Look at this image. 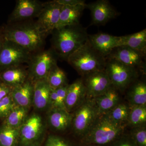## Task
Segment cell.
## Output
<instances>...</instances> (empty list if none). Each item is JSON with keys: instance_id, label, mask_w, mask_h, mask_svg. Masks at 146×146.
<instances>
[{"instance_id": "603a6c76", "label": "cell", "mask_w": 146, "mask_h": 146, "mask_svg": "<svg viewBox=\"0 0 146 146\" xmlns=\"http://www.w3.org/2000/svg\"><path fill=\"white\" fill-rule=\"evenodd\" d=\"M127 97L131 107L146 105L145 82L136 79L129 87Z\"/></svg>"}, {"instance_id": "52a82bcc", "label": "cell", "mask_w": 146, "mask_h": 146, "mask_svg": "<svg viewBox=\"0 0 146 146\" xmlns=\"http://www.w3.org/2000/svg\"><path fill=\"white\" fill-rule=\"evenodd\" d=\"M98 116L94 101L88 98L74 111L71 125L75 134L80 140L86 135Z\"/></svg>"}, {"instance_id": "484cf974", "label": "cell", "mask_w": 146, "mask_h": 146, "mask_svg": "<svg viewBox=\"0 0 146 146\" xmlns=\"http://www.w3.org/2000/svg\"><path fill=\"white\" fill-rule=\"evenodd\" d=\"M29 109L16 106L4 120L3 123L13 128H20L28 117Z\"/></svg>"}, {"instance_id": "f546056e", "label": "cell", "mask_w": 146, "mask_h": 146, "mask_svg": "<svg viewBox=\"0 0 146 146\" xmlns=\"http://www.w3.org/2000/svg\"><path fill=\"white\" fill-rule=\"evenodd\" d=\"M16 106L11 93L1 100H0V119L4 120Z\"/></svg>"}, {"instance_id": "74e56055", "label": "cell", "mask_w": 146, "mask_h": 146, "mask_svg": "<svg viewBox=\"0 0 146 146\" xmlns=\"http://www.w3.org/2000/svg\"><path fill=\"white\" fill-rule=\"evenodd\" d=\"M82 146H91V145H82Z\"/></svg>"}, {"instance_id": "44dd1931", "label": "cell", "mask_w": 146, "mask_h": 146, "mask_svg": "<svg viewBox=\"0 0 146 146\" xmlns=\"http://www.w3.org/2000/svg\"><path fill=\"white\" fill-rule=\"evenodd\" d=\"M33 83L28 79L23 84L13 88L11 97L17 106L29 109L32 105Z\"/></svg>"}, {"instance_id": "4fadbf2b", "label": "cell", "mask_w": 146, "mask_h": 146, "mask_svg": "<svg viewBox=\"0 0 146 146\" xmlns=\"http://www.w3.org/2000/svg\"><path fill=\"white\" fill-rule=\"evenodd\" d=\"M82 79L88 98L93 99L100 96L112 86L105 70L91 73Z\"/></svg>"}, {"instance_id": "ac0fdd59", "label": "cell", "mask_w": 146, "mask_h": 146, "mask_svg": "<svg viewBox=\"0 0 146 146\" xmlns=\"http://www.w3.org/2000/svg\"><path fill=\"white\" fill-rule=\"evenodd\" d=\"M119 92L112 86L104 94L92 99L98 115L108 113L121 102Z\"/></svg>"}, {"instance_id": "8fae6325", "label": "cell", "mask_w": 146, "mask_h": 146, "mask_svg": "<svg viewBox=\"0 0 146 146\" xmlns=\"http://www.w3.org/2000/svg\"><path fill=\"white\" fill-rule=\"evenodd\" d=\"M146 54L126 46H120L114 49L106 58L115 59L139 71H145Z\"/></svg>"}, {"instance_id": "7402d4cb", "label": "cell", "mask_w": 146, "mask_h": 146, "mask_svg": "<svg viewBox=\"0 0 146 146\" xmlns=\"http://www.w3.org/2000/svg\"><path fill=\"white\" fill-rule=\"evenodd\" d=\"M86 4L71 6H63L56 29L80 24V20Z\"/></svg>"}, {"instance_id": "e0dca14e", "label": "cell", "mask_w": 146, "mask_h": 146, "mask_svg": "<svg viewBox=\"0 0 146 146\" xmlns=\"http://www.w3.org/2000/svg\"><path fill=\"white\" fill-rule=\"evenodd\" d=\"M33 83V105L39 111L50 109L51 88L46 80H40Z\"/></svg>"}, {"instance_id": "f1b7e54d", "label": "cell", "mask_w": 146, "mask_h": 146, "mask_svg": "<svg viewBox=\"0 0 146 146\" xmlns=\"http://www.w3.org/2000/svg\"><path fill=\"white\" fill-rule=\"evenodd\" d=\"M130 109L131 106L128 104L120 102L107 113L116 122L127 125Z\"/></svg>"}, {"instance_id": "83f0119b", "label": "cell", "mask_w": 146, "mask_h": 146, "mask_svg": "<svg viewBox=\"0 0 146 146\" xmlns=\"http://www.w3.org/2000/svg\"><path fill=\"white\" fill-rule=\"evenodd\" d=\"M46 80L50 88L52 89H56L68 84L66 74L57 65L50 71Z\"/></svg>"}, {"instance_id": "cb8c5ba5", "label": "cell", "mask_w": 146, "mask_h": 146, "mask_svg": "<svg viewBox=\"0 0 146 146\" xmlns=\"http://www.w3.org/2000/svg\"><path fill=\"white\" fill-rule=\"evenodd\" d=\"M121 36V46H127L133 49L146 54V29L136 33Z\"/></svg>"}, {"instance_id": "d4e9b609", "label": "cell", "mask_w": 146, "mask_h": 146, "mask_svg": "<svg viewBox=\"0 0 146 146\" xmlns=\"http://www.w3.org/2000/svg\"><path fill=\"white\" fill-rule=\"evenodd\" d=\"M20 128H13L3 123L0 126V146H18Z\"/></svg>"}, {"instance_id": "d6a6232c", "label": "cell", "mask_w": 146, "mask_h": 146, "mask_svg": "<svg viewBox=\"0 0 146 146\" xmlns=\"http://www.w3.org/2000/svg\"><path fill=\"white\" fill-rule=\"evenodd\" d=\"M109 146H136L130 134L125 133Z\"/></svg>"}, {"instance_id": "9c48e42d", "label": "cell", "mask_w": 146, "mask_h": 146, "mask_svg": "<svg viewBox=\"0 0 146 146\" xmlns=\"http://www.w3.org/2000/svg\"><path fill=\"white\" fill-rule=\"evenodd\" d=\"M32 54L11 41L5 40L0 51V72L7 68L28 63Z\"/></svg>"}, {"instance_id": "5bb4252c", "label": "cell", "mask_w": 146, "mask_h": 146, "mask_svg": "<svg viewBox=\"0 0 146 146\" xmlns=\"http://www.w3.org/2000/svg\"><path fill=\"white\" fill-rule=\"evenodd\" d=\"M91 12L92 24L103 25L118 15L115 9L107 0H98L86 4Z\"/></svg>"}, {"instance_id": "2e32d148", "label": "cell", "mask_w": 146, "mask_h": 146, "mask_svg": "<svg viewBox=\"0 0 146 146\" xmlns=\"http://www.w3.org/2000/svg\"><path fill=\"white\" fill-rule=\"evenodd\" d=\"M86 98V88L82 79H78L68 85L65 102V109L70 113L80 106Z\"/></svg>"}, {"instance_id": "e575fe53", "label": "cell", "mask_w": 146, "mask_h": 146, "mask_svg": "<svg viewBox=\"0 0 146 146\" xmlns=\"http://www.w3.org/2000/svg\"><path fill=\"white\" fill-rule=\"evenodd\" d=\"M56 1L63 6H74L86 4L85 1L84 0H56Z\"/></svg>"}, {"instance_id": "7a4b0ae2", "label": "cell", "mask_w": 146, "mask_h": 146, "mask_svg": "<svg viewBox=\"0 0 146 146\" xmlns=\"http://www.w3.org/2000/svg\"><path fill=\"white\" fill-rule=\"evenodd\" d=\"M51 39V48L58 58L67 61L68 58L85 44L89 34L80 24L56 29Z\"/></svg>"}, {"instance_id": "836d02e7", "label": "cell", "mask_w": 146, "mask_h": 146, "mask_svg": "<svg viewBox=\"0 0 146 146\" xmlns=\"http://www.w3.org/2000/svg\"><path fill=\"white\" fill-rule=\"evenodd\" d=\"M68 85H69L68 84H66L64 86H61L57 89H55L60 103L65 108V98H66Z\"/></svg>"}, {"instance_id": "4dcf8cb0", "label": "cell", "mask_w": 146, "mask_h": 146, "mask_svg": "<svg viewBox=\"0 0 146 146\" xmlns=\"http://www.w3.org/2000/svg\"><path fill=\"white\" fill-rule=\"evenodd\" d=\"M129 134L136 146H146V125L132 128Z\"/></svg>"}, {"instance_id": "277c9868", "label": "cell", "mask_w": 146, "mask_h": 146, "mask_svg": "<svg viewBox=\"0 0 146 146\" xmlns=\"http://www.w3.org/2000/svg\"><path fill=\"white\" fill-rule=\"evenodd\" d=\"M106 58L92 46L89 40L68 58L67 62L82 77L104 70Z\"/></svg>"}, {"instance_id": "9a60e30c", "label": "cell", "mask_w": 146, "mask_h": 146, "mask_svg": "<svg viewBox=\"0 0 146 146\" xmlns=\"http://www.w3.org/2000/svg\"><path fill=\"white\" fill-rule=\"evenodd\" d=\"M88 40L92 46L106 58L112 50L121 44V36L104 33L89 35Z\"/></svg>"}, {"instance_id": "3957f363", "label": "cell", "mask_w": 146, "mask_h": 146, "mask_svg": "<svg viewBox=\"0 0 146 146\" xmlns=\"http://www.w3.org/2000/svg\"><path fill=\"white\" fill-rule=\"evenodd\" d=\"M127 125L116 122L108 113L98 115L80 140L82 146H109L125 133Z\"/></svg>"}, {"instance_id": "30bf717a", "label": "cell", "mask_w": 146, "mask_h": 146, "mask_svg": "<svg viewBox=\"0 0 146 146\" xmlns=\"http://www.w3.org/2000/svg\"><path fill=\"white\" fill-rule=\"evenodd\" d=\"M63 6L56 0L44 3L35 22L38 29L47 36L57 27Z\"/></svg>"}, {"instance_id": "ffe728a7", "label": "cell", "mask_w": 146, "mask_h": 146, "mask_svg": "<svg viewBox=\"0 0 146 146\" xmlns=\"http://www.w3.org/2000/svg\"><path fill=\"white\" fill-rule=\"evenodd\" d=\"M72 114L66 109L53 108L49 110L48 121L50 127L58 131L66 130L72 125Z\"/></svg>"}, {"instance_id": "d590c367", "label": "cell", "mask_w": 146, "mask_h": 146, "mask_svg": "<svg viewBox=\"0 0 146 146\" xmlns=\"http://www.w3.org/2000/svg\"><path fill=\"white\" fill-rule=\"evenodd\" d=\"M12 89L0 80V100L10 94Z\"/></svg>"}, {"instance_id": "ba28073f", "label": "cell", "mask_w": 146, "mask_h": 146, "mask_svg": "<svg viewBox=\"0 0 146 146\" xmlns=\"http://www.w3.org/2000/svg\"><path fill=\"white\" fill-rule=\"evenodd\" d=\"M44 125L42 117L33 113L28 116L20 128V146H39L44 133Z\"/></svg>"}, {"instance_id": "d6986e66", "label": "cell", "mask_w": 146, "mask_h": 146, "mask_svg": "<svg viewBox=\"0 0 146 146\" xmlns=\"http://www.w3.org/2000/svg\"><path fill=\"white\" fill-rule=\"evenodd\" d=\"M28 79L27 69L23 65L11 67L0 72V80L12 89L23 84Z\"/></svg>"}, {"instance_id": "f35d334b", "label": "cell", "mask_w": 146, "mask_h": 146, "mask_svg": "<svg viewBox=\"0 0 146 146\" xmlns=\"http://www.w3.org/2000/svg\"><path fill=\"white\" fill-rule=\"evenodd\" d=\"M91 146H98V145H91Z\"/></svg>"}, {"instance_id": "1f68e13d", "label": "cell", "mask_w": 146, "mask_h": 146, "mask_svg": "<svg viewBox=\"0 0 146 146\" xmlns=\"http://www.w3.org/2000/svg\"><path fill=\"white\" fill-rule=\"evenodd\" d=\"M44 146H74L64 138L54 135L48 136Z\"/></svg>"}, {"instance_id": "6da1fadb", "label": "cell", "mask_w": 146, "mask_h": 146, "mask_svg": "<svg viewBox=\"0 0 146 146\" xmlns=\"http://www.w3.org/2000/svg\"><path fill=\"white\" fill-rule=\"evenodd\" d=\"M0 32L5 40L16 43L32 54L43 50L47 36L33 20L7 23Z\"/></svg>"}, {"instance_id": "5b68a950", "label": "cell", "mask_w": 146, "mask_h": 146, "mask_svg": "<svg viewBox=\"0 0 146 146\" xmlns=\"http://www.w3.org/2000/svg\"><path fill=\"white\" fill-rule=\"evenodd\" d=\"M58 59L57 56L51 48L32 54L28 63V79L33 83L46 78L50 71L57 65Z\"/></svg>"}, {"instance_id": "4316f807", "label": "cell", "mask_w": 146, "mask_h": 146, "mask_svg": "<svg viewBox=\"0 0 146 146\" xmlns=\"http://www.w3.org/2000/svg\"><path fill=\"white\" fill-rule=\"evenodd\" d=\"M146 105L131 107L127 125L131 128L146 125Z\"/></svg>"}, {"instance_id": "8d00e7d4", "label": "cell", "mask_w": 146, "mask_h": 146, "mask_svg": "<svg viewBox=\"0 0 146 146\" xmlns=\"http://www.w3.org/2000/svg\"><path fill=\"white\" fill-rule=\"evenodd\" d=\"M4 41V39L3 35H2L1 33L0 32V51H1L2 48Z\"/></svg>"}, {"instance_id": "7c38bea8", "label": "cell", "mask_w": 146, "mask_h": 146, "mask_svg": "<svg viewBox=\"0 0 146 146\" xmlns=\"http://www.w3.org/2000/svg\"><path fill=\"white\" fill-rule=\"evenodd\" d=\"M44 3L37 0H18L15 8L9 17L7 23L33 20L37 18Z\"/></svg>"}, {"instance_id": "8992f818", "label": "cell", "mask_w": 146, "mask_h": 146, "mask_svg": "<svg viewBox=\"0 0 146 146\" xmlns=\"http://www.w3.org/2000/svg\"><path fill=\"white\" fill-rule=\"evenodd\" d=\"M105 70L112 86L119 91L128 88L138 78L139 71L117 60L106 58Z\"/></svg>"}]
</instances>
